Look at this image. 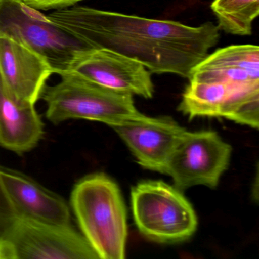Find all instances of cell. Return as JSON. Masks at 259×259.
Masks as SVG:
<instances>
[{
    "mask_svg": "<svg viewBox=\"0 0 259 259\" xmlns=\"http://www.w3.org/2000/svg\"><path fill=\"white\" fill-rule=\"evenodd\" d=\"M47 16L91 48L122 54L142 63L151 73L188 79L220 39V30L211 22L192 27L75 5Z\"/></svg>",
    "mask_w": 259,
    "mask_h": 259,
    "instance_id": "cell-1",
    "label": "cell"
},
{
    "mask_svg": "<svg viewBox=\"0 0 259 259\" xmlns=\"http://www.w3.org/2000/svg\"><path fill=\"white\" fill-rule=\"evenodd\" d=\"M34 105L19 99L0 73V147L22 154L38 145L45 124Z\"/></svg>",
    "mask_w": 259,
    "mask_h": 259,
    "instance_id": "cell-12",
    "label": "cell"
},
{
    "mask_svg": "<svg viewBox=\"0 0 259 259\" xmlns=\"http://www.w3.org/2000/svg\"><path fill=\"white\" fill-rule=\"evenodd\" d=\"M81 1L83 0H25L33 8L45 11L72 7Z\"/></svg>",
    "mask_w": 259,
    "mask_h": 259,
    "instance_id": "cell-16",
    "label": "cell"
},
{
    "mask_svg": "<svg viewBox=\"0 0 259 259\" xmlns=\"http://www.w3.org/2000/svg\"><path fill=\"white\" fill-rule=\"evenodd\" d=\"M17 218L13 204L4 189L0 168V232Z\"/></svg>",
    "mask_w": 259,
    "mask_h": 259,
    "instance_id": "cell-15",
    "label": "cell"
},
{
    "mask_svg": "<svg viewBox=\"0 0 259 259\" xmlns=\"http://www.w3.org/2000/svg\"><path fill=\"white\" fill-rule=\"evenodd\" d=\"M60 76L61 81L45 86L41 95L47 104V119L54 125L84 119L113 127L147 118L136 108L130 94L107 89L72 72Z\"/></svg>",
    "mask_w": 259,
    "mask_h": 259,
    "instance_id": "cell-3",
    "label": "cell"
},
{
    "mask_svg": "<svg viewBox=\"0 0 259 259\" xmlns=\"http://www.w3.org/2000/svg\"><path fill=\"white\" fill-rule=\"evenodd\" d=\"M71 205L83 236L99 259L125 257L126 207L114 180L104 174L83 177L74 186Z\"/></svg>",
    "mask_w": 259,
    "mask_h": 259,
    "instance_id": "cell-2",
    "label": "cell"
},
{
    "mask_svg": "<svg viewBox=\"0 0 259 259\" xmlns=\"http://www.w3.org/2000/svg\"><path fill=\"white\" fill-rule=\"evenodd\" d=\"M0 73L19 99L35 104L54 72L35 51L17 40L0 36Z\"/></svg>",
    "mask_w": 259,
    "mask_h": 259,
    "instance_id": "cell-11",
    "label": "cell"
},
{
    "mask_svg": "<svg viewBox=\"0 0 259 259\" xmlns=\"http://www.w3.org/2000/svg\"><path fill=\"white\" fill-rule=\"evenodd\" d=\"M138 163L164 174L166 163L186 128L169 117H149L111 127Z\"/></svg>",
    "mask_w": 259,
    "mask_h": 259,
    "instance_id": "cell-9",
    "label": "cell"
},
{
    "mask_svg": "<svg viewBox=\"0 0 259 259\" xmlns=\"http://www.w3.org/2000/svg\"><path fill=\"white\" fill-rule=\"evenodd\" d=\"M210 9L218 29L233 35L249 36L259 14V0H213Z\"/></svg>",
    "mask_w": 259,
    "mask_h": 259,
    "instance_id": "cell-14",
    "label": "cell"
},
{
    "mask_svg": "<svg viewBox=\"0 0 259 259\" xmlns=\"http://www.w3.org/2000/svg\"><path fill=\"white\" fill-rule=\"evenodd\" d=\"M257 84L189 81L182 95L179 110L189 119L201 116L224 117L239 93Z\"/></svg>",
    "mask_w": 259,
    "mask_h": 259,
    "instance_id": "cell-13",
    "label": "cell"
},
{
    "mask_svg": "<svg viewBox=\"0 0 259 259\" xmlns=\"http://www.w3.org/2000/svg\"><path fill=\"white\" fill-rule=\"evenodd\" d=\"M0 36L35 51L59 75L69 72L78 59L93 49L22 0H0Z\"/></svg>",
    "mask_w": 259,
    "mask_h": 259,
    "instance_id": "cell-4",
    "label": "cell"
},
{
    "mask_svg": "<svg viewBox=\"0 0 259 259\" xmlns=\"http://www.w3.org/2000/svg\"><path fill=\"white\" fill-rule=\"evenodd\" d=\"M1 178L17 217L51 225H71L70 209L63 198L17 171L2 168Z\"/></svg>",
    "mask_w": 259,
    "mask_h": 259,
    "instance_id": "cell-10",
    "label": "cell"
},
{
    "mask_svg": "<svg viewBox=\"0 0 259 259\" xmlns=\"http://www.w3.org/2000/svg\"><path fill=\"white\" fill-rule=\"evenodd\" d=\"M232 147L213 131L184 132L166 163L164 174L184 191L218 186L231 157Z\"/></svg>",
    "mask_w": 259,
    "mask_h": 259,
    "instance_id": "cell-7",
    "label": "cell"
},
{
    "mask_svg": "<svg viewBox=\"0 0 259 259\" xmlns=\"http://www.w3.org/2000/svg\"><path fill=\"white\" fill-rule=\"evenodd\" d=\"M131 203L139 232L154 242H183L196 231L195 210L175 186L162 181L140 182L132 189Z\"/></svg>",
    "mask_w": 259,
    "mask_h": 259,
    "instance_id": "cell-5",
    "label": "cell"
},
{
    "mask_svg": "<svg viewBox=\"0 0 259 259\" xmlns=\"http://www.w3.org/2000/svg\"><path fill=\"white\" fill-rule=\"evenodd\" d=\"M0 259H99L72 225L17 218L0 232Z\"/></svg>",
    "mask_w": 259,
    "mask_h": 259,
    "instance_id": "cell-6",
    "label": "cell"
},
{
    "mask_svg": "<svg viewBox=\"0 0 259 259\" xmlns=\"http://www.w3.org/2000/svg\"><path fill=\"white\" fill-rule=\"evenodd\" d=\"M69 72L107 89L150 99L154 86L151 72L139 62L106 49H92Z\"/></svg>",
    "mask_w": 259,
    "mask_h": 259,
    "instance_id": "cell-8",
    "label": "cell"
}]
</instances>
